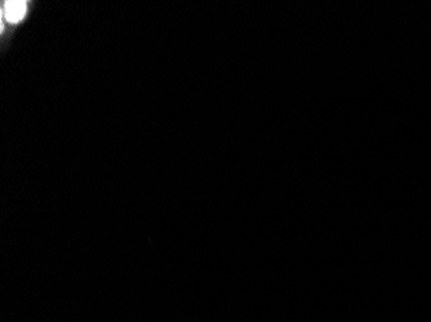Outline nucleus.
I'll list each match as a JSON object with an SVG mask.
<instances>
[{
    "instance_id": "1",
    "label": "nucleus",
    "mask_w": 431,
    "mask_h": 322,
    "mask_svg": "<svg viewBox=\"0 0 431 322\" xmlns=\"http://www.w3.org/2000/svg\"><path fill=\"white\" fill-rule=\"evenodd\" d=\"M34 1H1L0 6V25H1V49L3 52L11 45L18 28L28 22L34 8Z\"/></svg>"
}]
</instances>
